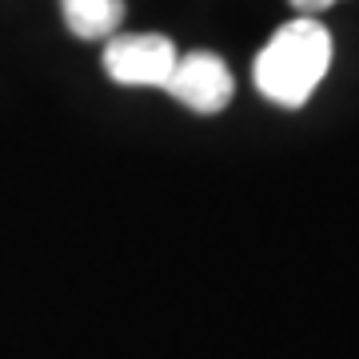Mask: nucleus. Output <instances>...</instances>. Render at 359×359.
Listing matches in <instances>:
<instances>
[{
    "label": "nucleus",
    "instance_id": "4",
    "mask_svg": "<svg viewBox=\"0 0 359 359\" xmlns=\"http://www.w3.org/2000/svg\"><path fill=\"white\" fill-rule=\"evenodd\" d=\"M60 13L80 40H108L124 20V0H60Z\"/></svg>",
    "mask_w": 359,
    "mask_h": 359
},
{
    "label": "nucleus",
    "instance_id": "2",
    "mask_svg": "<svg viewBox=\"0 0 359 359\" xmlns=\"http://www.w3.org/2000/svg\"><path fill=\"white\" fill-rule=\"evenodd\" d=\"M176 44L160 32H128L112 36L104 48V72L128 88H164L176 68Z\"/></svg>",
    "mask_w": 359,
    "mask_h": 359
},
{
    "label": "nucleus",
    "instance_id": "1",
    "mask_svg": "<svg viewBox=\"0 0 359 359\" xmlns=\"http://www.w3.org/2000/svg\"><path fill=\"white\" fill-rule=\"evenodd\" d=\"M332 68V32L316 16H295L256 56V88L280 108H299Z\"/></svg>",
    "mask_w": 359,
    "mask_h": 359
},
{
    "label": "nucleus",
    "instance_id": "3",
    "mask_svg": "<svg viewBox=\"0 0 359 359\" xmlns=\"http://www.w3.org/2000/svg\"><path fill=\"white\" fill-rule=\"evenodd\" d=\"M231 72L228 65L219 60L216 52H188V56H176V68L168 76L164 92H172L184 108L192 112H224L231 100Z\"/></svg>",
    "mask_w": 359,
    "mask_h": 359
},
{
    "label": "nucleus",
    "instance_id": "5",
    "mask_svg": "<svg viewBox=\"0 0 359 359\" xmlns=\"http://www.w3.org/2000/svg\"><path fill=\"white\" fill-rule=\"evenodd\" d=\"M332 4H339V0H292V8H299L304 16H316L323 8H332Z\"/></svg>",
    "mask_w": 359,
    "mask_h": 359
}]
</instances>
